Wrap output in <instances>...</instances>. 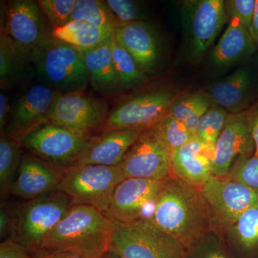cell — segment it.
Masks as SVG:
<instances>
[{
	"label": "cell",
	"instance_id": "9",
	"mask_svg": "<svg viewBox=\"0 0 258 258\" xmlns=\"http://www.w3.org/2000/svg\"><path fill=\"white\" fill-rule=\"evenodd\" d=\"M105 100L82 93H59L52 103L47 119L51 123L85 137L101 131L109 115Z\"/></svg>",
	"mask_w": 258,
	"mask_h": 258
},
{
	"label": "cell",
	"instance_id": "29",
	"mask_svg": "<svg viewBox=\"0 0 258 258\" xmlns=\"http://www.w3.org/2000/svg\"><path fill=\"white\" fill-rule=\"evenodd\" d=\"M227 115V111L221 107L210 106L199 122L195 136L212 150L215 151Z\"/></svg>",
	"mask_w": 258,
	"mask_h": 258
},
{
	"label": "cell",
	"instance_id": "40",
	"mask_svg": "<svg viewBox=\"0 0 258 258\" xmlns=\"http://www.w3.org/2000/svg\"><path fill=\"white\" fill-rule=\"evenodd\" d=\"M33 258H85L77 252L69 250H50L40 249L30 251Z\"/></svg>",
	"mask_w": 258,
	"mask_h": 258
},
{
	"label": "cell",
	"instance_id": "35",
	"mask_svg": "<svg viewBox=\"0 0 258 258\" xmlns=\"http://www.w3.org/2000/svg\"><path fill=\"white\" fill-rule=\"evenodd\" d=\"M209 101L208 97L203 93H195L176 100L169 107L166 115L184 122L200 105Z\"/></svg>",
	"mask_w": 258,
	"mask_h": 258
},
{
	"label": "cell",
	"instance_id": "7",
	"mask_svg": "<svg viewBox=\"0 0 258 258\" xmlns=\"http://www.w3.org/2000/svg\"><path fill=\"white\" fill-rule=\"evenodd\" d=\"M91 137L47 121L16 139L22 147L35 157L58 169H66L74 165Z\"/></svg>",
	"mask_w": 258,
	"mask_h": 258
},
{
	"label": "cell",
	"instance_id": "34",
	"mask_svg": "<svg viewBox=\"0 0 258 258\" xmlns=\"http://www.w3.org/2000/svg\"><path fill=\"white\" fill-rule=\"evenodd\" d=\"M232 176V179L252 189L258 190V157L253 154L249 157L239 158Z\"/></svg>",
	"mask_w": 258,
	"mask_h": 258
},
{
	"label": "cell",
	"instance_id": "39",
	"mask_svg": "<svg viewBox=\"0 0 258 258\" xmlns=\"http://www.w3.org/2000/svg\"><path fill=\"white\" fill-rule=\"evenodd\" d=\"M210 107V100H209V101L205 102L203 104L200 105L184 122V124L186 125V126L189 129V132H191L194 136L196 135V131L197 128H198L199 122H200L202 117L205 115V113H206Z\"/></svg>",
	"mask_w": 258,
	"mask_h": 258
},
{
	"label": "cell",
	"instance_id": "25",
	"mask_svg": "<svg viewBox=\"0 0 258 258\" xmlns=\"http://www.w3.org/2000/svg\"><path fill=\"white\" fill-rule=\"evenodd\" d=\"M113 32L85 21H71L53 31L55 39L79 49L81 52L98 46L113 36Z\"/></svg>",
	"mask_w": 258,
	"mask_h": 258
},
{
	"label": "cell",
	"instance_id": "15",
	"mask_svg": "<svg viewBox=\"0 0 258 258\" xmlns=\"http://www.w3.org/2000/svg\"><path fill=\"white\" fill-rule=\"evenodd\" d=\"M254 149L248 112L228 114L215 145L213 176L220 178L227 174L234 159L252 156Z\"/></svg>",
	"mask_w": 258,
	"mask_h": 258
},
{
	"label": "cell",
	"instance_id": "27",
	"mask_svg": "<svg viewBox=\"0 0 258 258\" xmlns=\"http://www.w3.org/2000/svg\"><path fill=\"white\" fill-rule=\"evenodd\" d=\"M112 57L120 91H126L143 84L147 74L141 70L132 56L112 36L111 41Z\"/></svg>",
	"mask_w": 258,
	"mask_h": 258
},
{
	"label": "cell",
	"instance_id": "19",
	"mask_svg": "<svg viewBox=\"0 0 258 258\" xmlns=\"http://www.w3.org/2000/svg\"><path fill=\"white\" fill-rule=\"evenodd\" d=\"M144 130L147 129H119L92 136L74 165H119L128 149Z\"/></svg>",
	"mask_w": 258,
	"mask_h": 258
},
{
	"label": "cell",
	"instance_id": "5",
	"mask_svg": "<svg viewBox=\"0 0 258 258\" xmlns=\"http://www.w3.org/2000/svg\"><path fill=\"white\" fill-rule=\"evenodd\" d=\"M109 249L121 258H185L187 250L148 219L114 222Z\"/></svg>",
	"mask_w": 258,
	"mask_h": 258
},
{
	"label": "cell",
	"instance_id": "42",
	"mask_svg": "<svg viewBox=\"0 0 258 258\" xmlns=\"http://www.w3.org/2000/svg\"><path fill=\"white\" fill-rule=\"evenodd\" d=\"M250 123V132L252 134L254 144V155L258 157V109L253 112L252 115L249 116Z\"/></svg>",
	"mask_w": 258,
	"mask_h": 258
},
{
	"label": "cell",
	"instance_id": "14",
	"mask_svg": "<svg viewBox=\"0 0 258 258\" xmlns=\"http://www.w3.org/2000/svg\"><path fill=\"white\" fill-rule=\"evenodd\" d=\"M205 201L222 221L235 223L249 209L258 207V190L234 179L213 176L203 187Z\"/></svg>",
	"mask_w": 258,
	"mask_h": 258
},
{
	"label": "cell",
	"instance_id": "2",
	"mask_svg": "<svg viewBox=\"0 0 258 258\" xmlns=\"http://www.w3.org/2000/svg\"><path fill=\"white\" fill-rule=\"evenodd\" d=\"M114 225L106 213L94 207L73 205L40 249L72 251L85 258H97L109 249Z\"/></svg>",
	"mask_w": 258,
	"mask_h": 258
},
{
	"label": "cell",
	"instance_id": "26",
	"mask_svg": "<svg viewBox=\"0 0 258 258\" xmlns=\"http://www.w3.org/2000/svg\"><path fill=\"white\" fill-rule=\"evenodd\" d=\"M17 139L5 134L0 137V191L8 196L14 183L21 162L23 152Z\"/></svg>",
	"mask_w": 258,
	"mask_h": 258
},
{
	"label": "cell",
	"instance_id": "45",
	"mask_svg": "<svg viewBox=\"0 0 258 258\" xmlns=\"http://www.w3.org/2000/svg\"><path fill=\"white\" fill-rule=\"evenodd\" d=\"M97 258H121L118 255V254L115 253L111 249H108L106 252H103V254H101L99 257Z\"/></svg>",
	"mask_w": 258,
	"mask_h": 258
},
{
	"label": "cell",
	"instance_id": "23",
	"mask_svg": "<svg viewBox=\"0 0 258 258\" xmlns=\"http://www.w3.org/2000/svg\"><path fill=\"white\" fill-rule=\"evenodd\" d=\"M256 45L249 30L237 20H231L228 28L212 52V63L227 67L249 57L255 52Z\"/></svg>",
	"mask_w": 258,
	"mask_h": 258
},
{
	"label": "cell",
	"instance_id": "17",
	"mask_svg": "<svg viewBox=\"0 0 258 258\" xmlns=\"http://www.w3.org/2000/svg\"><path fill=\"white\" fill-rule=\"evenodd\" d=\"M113 35L143 72L152 74L157 71L161 60L160 43L150 24L145 20L119 23Z\"/></svg>",
	"mask_w": 258,
	"mask_h": 258
},
{
	"label": "cell",
	"instance_id": "13",
	"mask_svg": "<svg viewBox=\"0 0 258 258\" xmlns=\"http://www.w3.org/2000/svg\"><path fill=\"white\" fill-rule=\"evenodd\" d=\"M164 186V180L125 178L113 191L106 215L116 223L145 219L147 208L154 207Z\"/></svg>",
	"mask_w": 258,
	"mask_h": 258
},
{
	"label": "cell",
	"instance_id": "4",
	"mask_svg": "<svg viewBox=\"0 0 258 258\" xmlns=\"http://www.w3.org/2000/svg\"><path fill=\"white\" fill-rule=\"evenodd\" d=\"M125 179L118 165L78 164L64 169L57 191L74 205H91L106 214L115 187Z\"/></svg>",
	"mask_w": 258,
	"mask_h": 258
},
{
	"label": "cell",
	"instance_id": "11",
	"mask_svg": "<svg viewBox=\"0 0 258 258\" xmlns=\"http://www.w3.org/2000/svg\"><path fill=\"white\" fill-rule=\"evenodd\" d=\"M227 17L225 2L222 0L185 2L183 21L193 57L198 58L208 51L220 35Z\"/></svg>",
	"mask_w": 258,
	"mask_h": 258
},
{
	"label": "cell",
	"instance_id": "30",
	"mask_svg": "<svg viewBox=\"0 0 258 258\" xmlns=\"http://www.w3.org/2000/svg\"><path fill=\"white\" fill-rule=\"evenodd\" d=\"M154 128L170 149L171 154L195 137L189 132L184 122L169 115L163 117Z\"/></svg>",
	"mask_w": 258,
	"mask_h": 258
},
{
	"label": "cell",
	"instance_id": "6",
	"mask_svg": "<svg viewBox=\"0 0 258 258\" xmlns=\"http://www.w3.org/2000/svg\"><path fill=\"white\" fill-rule=\"evenodd\" d=\"M73 205L71 199L58 191L28 200L17 209L12 237L30 251L39 250Z\"/></svg>",
	"mask_w": 258,
	"mask_h": 258
},
{
	"label": "cell",
	"instance_id": "43",
	"mask_svg": "<svg viewBox=\"0 0 258 258\" xmlns=\"http://www.w3.org/2000/svg\"><path fill=\"white\" fill-rule=\"evenodd\" d=\"M251 37L253 39L256 46L258 47V0L256 1L255 10H254L253 20L249 30Z\"/></svg>",
	"mask_w": 258,
	"mask_h": 258
},
{
	"label": "cell",
	"instance_id": "21",
	"mask_svg": "<svg viewBox=\"0 0 258 258\" xmlns=\"http://www.w3.org/2000/svg\"><path fill=\"white\" fill-rule=\"evenodd\" d=\"M111 37L96 47L83 51L88 83L98 92L114 94L119 92V82L113 64Z\"/></svg>",
	"mask_w": 258,
	"mask_h": 258
},
{
	"label": "cell",
	"instance_id": "37",
	"mask_svg": "<svg viewBox=\"0 0 258 258\" xmlns=\"http://www.w3.org/2000/svg\"><path fill=\"white\" fill-rule=\"evenodd\" d=\"M0 258H33L31 252L23 244L9 237L0 244Z\"/></svg>",
	"mask_w": 258,
	"mask_h": 258
},
{
	"label": "cell",
	"instance_id": "1",
	"mask_svg": "<svg viewBox=\"0 0 258 258\" xmlns=\"http://www.w3.org/2000/svg\"><path fill=\"white\" fill-rule=\"evenodd\" d=\"M201 191L195 186L178 178H167L148 220L188 250L210 227V212Z\"/></svg>",
	"mask_w": 258,
	"mask_h": 258
},
{
	"label": "cell",
	"instance_id": "24",
	"mask_svg": "<svg viewBox=\"0 0 258 258\" xmlns=\"http://www.w3.org/2000/svg\"><path fill=\"white\" fill-rule=\"evenodd\" d=\"M249 86V73L239 70L212 88V99L225 111L238 113L243 107Z\"/></svg>",
	"mask_w": 258,
	"mask_h": 258
},
{
	"label": "cell",
	"instance_id": "20",
	"mask_svg": "<svg viewBox=\"0 0 258 258\" xmlns=\"http://www.w3.org/2000/svg\"><path fill=\"white\" fill-rule=\"evenodd\" d=\"M214 152L195 136L171 154V171L178 179L203 187L213 177Z\"/></svg>",
	"mask_w": 258,
	"mask_h": 258
},
{
	"label": "cell",
	"instance_id": "8",
	"mask_svg": "<svg viewBox=\"0 0 258 258\" xmlns=\"http://www.w3.org/2000/svg\"><path fill=\"white\" fill-rule=\"evenodd\" d=\"M3 10L1 33L28 53L46 46L55 39L53 29L38 2L12 0L5 3Z\"/></svg>",
	"mask_w": 258,
	"mask_h": 258
},
{
	"label": "cell",
	"instance_id": "16",
	"mask_svg": "<svg viewBox=\"0 0 258 258\" xmlns=\"http://www.w3.org/2000/svg\"><path fill=\"white\" fill-rule=\"evenodd\" d=\"M59 92L45 85H34L10 107L9 121L1 134L15 139L29 130L49 121L47 115Z\"/></svg>",
	"mask_w": 258,
	"mask_h": 258
},
{
	"label": "cell",
	"instance_id": "33",
	"mask_svg": "<svg viewBox=\"0 0 258 258\" xmlns=\"http://www.w3.org/2000/svg\"><path fill=\"white\" fill-rule=\"evenodd\" d=\"M107 5L120 23L144 21L147 11L140 3L132 0H106Z\"/></svg>",
	"mask_w": 258,
	"mask_h": 258
},
{
	"label": "cell",
	"instance_id": "12",
	"mask_svg": "<svg viewBox=\"0 0 258 258\" xmlns=\"http://www.w3.org/2000/svg\"><path fill=\"white\" fill-rule=\"evenodd\" d=\"M175 98L174 93L168 91H153L135 97L110 112L101 132L152 128L165 116Z\"/></svg>",
	"mask_w": 258,
	"mask_h": 258
},
{
	"label": "cell",
	"instance_id": "10",
	"mask_svg": "<svg viewBox=\"0 0 258 258\" xmlns=\"http://www.w3.org/2000/svg\"><path fill=\"white\" fill-rule=\"evenodd\" d=\"M118 166L125 178L164 181L171 171V152L152 127L141 134Z\"/></svg>",
	"mask_w": 258,
	"mask_h": 258
},
{
	"label": "cell",
	"instance_id": "28",
	"mask_svg": "<svg viewBox=\"0 0 258 258\" xmlns=\"http://www.w3.org/2000/svg\"><path fill=\"white\" fill-rule=\"evenodd\" d=\"M85 21L113 32L119 22L106 1L76 0L70 21Z\"/></svg>",
	"mask_w": 258,
	"mask_h": 258
},
{
	"label": "cell",
	"instance_id": "38",
	"mask_svg": "<svg viewBox=\"0 0 258 258\" xmlns=\"http://www.w3.org/2000/svg\"><path fill=\"white\" fill-rule=\"evenodd\" d=\"M16 218L17 210H13L5 204L2 203L0 208V236L2 239L6 236L12 237L13 235Z\"/></svg>",
	"mask_w": 258,
	"mask_h": 258
},
{
	"label": "cell",
	"instance_id": "3",
	"mask_svg": "<svg viewBox=\"0 0 258 258\" xmlns=\"http://www.w3.org/2000/svg\"><path fill=\"white\" fill-rule=\"evenodd\" d=\"M35 78L60 93H82L88 83L82 52L54 39L46 46L30 54Z\"/></svg>",
	"mask_w": 258,
	"mask_h": 258
},
{
	"label": "cell",
	"instance_id": "41",
	"mask_svg": "<svg viewBox=\"0 0 258 258\" xmlns=\"http://www.w3.org/2000/svg\"><path fill=\"white\" fill-rule=\"evenodd\" d=\"M10 107L4 93H0V129L3 132L9 121Z\"/></svg>",
	"mask_w": 258,
	"mask_h": 258
},
{
	"label": "cell",
	"instance_id": "31",
	"mask_svg": "<svg viewBox=\"0 0 258 258\" xmlns=\"http://www.w3.org/2000/svg\"><path fill=\"white\" fill-rule=\"evenodd\" d=\"M237 240L246 252L258 251V207L249 209L235 222Z\"/></svg>",
	"mask_w": 258,
	"mask_h": 258
},
{
	"label": "cell",
	"instance_id": "18",
	"mask_svg": "<svg viewBox=\"0 0 258 258\" xmlns=\"http://www.w3.org/2000/svg\"><path fill=\"white\" fill-rule=\"evenodd\" d=\"M63 171L64 169L50 165L33 154L23 153L9 195L31 200L57 191Z\"/></svg>",
	"mask_w": 258,
	"mask_h": 258
},
{
	"label": "cell",
	"instance_id": "36",
	"mask_svg": "<svg viewBox=\"0 0 258 258\" xmlns=\"http://www.w3.org/2000/svg\"><path fill=\"white\" fill-rule=\"evenodd\" d=\"M255 0H229L225 2V11L231 20H237L249 30L255 10Z\"/></svg>",
	"mask_w": 258,
	"mask_h": 258
},
{
	"label": "cell",
	"instance_id": "32",
	"mask_svg": "<svg viewBox=\"0 0 258 258\" xmlns=\"http://www.w3.org/2000/svg\"><path fill=\"white\" fill-rule=\"evenodd\" d=\"M37 2L54 31L69 23L76 0H39Z\"/></svg>",
	"mask_w": 258,
	"mask_h": 258
},
{
	"label": "cell",
	"instance_id": "22",
	"mask_svg": "<svg viewBox=\"0 0 258 258\" xmlns=\"http://www.w3.org/2000/svg\"><path fill=\"white\" fill-rule=\"evenodd\" d=\"M35 77L31 56L4 34H0V86L8 89Z\"/></svg>",
	"mask_w": 258,
	"mask_h": 258
},
{
	"label": "cell",
	"instance_id": "44",
	"mask_svg": "<svg viewBox=\"0 0 258 258\" xmlns=\"http://www.w3.org/2000/svg\"><path fill=\"white\" fill-rule=\"evenodd\" d=\"M203 258H228L225 254L217 250H212L203 256Z\"/></svg>",
	"mask_w": 258,
	"mask_h": 258
}]
</instances>
